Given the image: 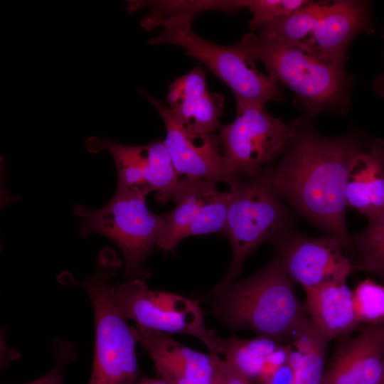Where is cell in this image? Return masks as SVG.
Listing matches in <instances>:
<instances>
[{"instance_id":"obj_1","label":"cell","mask_w":384,"mask_h":384,"mask_svg":"<svg viewBox=\"0 0 384 384\" xmlns=\"http://www.w3.org/2000/svg\"><path fill=\"white\" fill-rule=\"evenodd\" d=\"M293 138L274 166L271 181L281 198L305 218L355 253L346 213L349 171L362 151L351 135L327 137L296 119Z\"/></svg>"},{"instance_id":"obj_2","label":"cell","mask_w":384,"mask_h":384,"mask_svg":"<svg viewBox=\"0 0 384 384\" xmlns=\"http://www.w3.org/2000/svg\"><path fill=\"white\" fill-rule=\"evenodd\" d=\"M294 284L276 255L250 276L215 287L208 301L213 314L225 328L252 331L291 345L294 329L306 314Z\"/></svg>"},{"instance_id":"obj_3","label":"cell","mask_w":384,"mask_h":384,"mask_svg":"<svg viewBox=\"0 0 384 384\" xmlns=\"http://www.w3.org/2000/svg\"><path fill=\"white\" fill-rule=\"evenodd\" d=\"M122 262L110 248L100 251L95 272L82 281L61 277L67 285L82 288L88 295L95 316V349L87 384H136L138 377L137 338L134 328L120 314L113 298L112 279Z\"/></svg>"},{"instance_id":"obj_4","label":"cell","mask_w":384,"mask_h":384,"mask_svg":"<svg viewBox=\"0 0 384 384\" xmlns=\"http://www.w3.org/2000/svg\"><path fill=\"white\" fill-rule=\"evenodd\" d=\"M239 43L268 76L296 94L314 116L322 111H344L350 100L351 77L338 66L320 59L306 48L245 33Z\"/></svg>"},{"instance_id":"obj_5","label":"cell","mask_w":384,"mask_h":384,"mask_svg":"<svg viewBox=\"0 0 384 384\" xmlns=\"http://www.w3.org/2000/svg\"><path fill=\"white\" fill-rule=\"evenodd\" d=\"M274 166L259 176L240 178L230 186L223 234L230 243L232 257L227 272L215 287L236 280L246 259L260 245L271 242L297 223L296 213L272 186Z\"/></svg>"},{"instance_id":"obj_6","label":"cell","mask_w":384,"mask_h":384,"mask_svg":"<svg viewBox=\"0 0 384 384\" xmlns=\"http://www.w3.org/2000/svg\"><path fill=\"white\" fill-rule=\"evenodd\" d=\"M146 195L139 190L117 187L114 196L101 208L81 205L74 208L82 220V238L97 233L118 246L125 260L127 278L145 280L150 277L144 264L151 250L157 247L163 231L162 216L149 210Z\"/></svg>"},{"instance_id":"obj_7","label":"cell","mask_w":384,"mask_h":384,"mask_svg":"<svg viewBox=\"0 0 384 384\" xmlns=\"http://www.w3.org/2000/svg\"><path fill=\"white\" fill-rule=\"evenodd\" d=\"M193 17L183 14L165 19L161 32L149 43L170 44L183 49L225 83L236 100L265 105L284 100L278 83L256 68V61L239 42L224 46L206 41L193 31Z\"/></svg>"},{"instance_id":"obj_8","label":"cell","mask_w":384,"mask_h":384,"mask_svg":"<svg viewBox=\"0 0 384 384\" xmlns=\"http://www.w3.org/2000/svg\"><path fill=\"white\" fill-rule=\"evenodd\" d=\"M234 121L219 132L228 171L237 178H252L274 166L294 134L296 120L285 123L272 116L265 105L236 100Z\"/></svg>"},{"instance_id":"obj_9","label":"cell","mask_w":384,"mask_h":384,"mask_svg":"<svg viewBox=\"0 0 384 384\" xmlns=\"http://www.w3.org/2000/svg\"><path fill=\"white\" fill-rule=\"evenodd\" d=\"M142 279L127 278L113 286V298L120 314L146 329L178 334L200 340L210 353L223 355L224 341L206 326L205 312L196 300L149 288Z\"/></svg>"},{"instance_id":"obj_10","label":"cell","mask_w":384,"mask_h":384,"mask_svg":"<svg viewBox=\"0 0 384 384\" xmlns=\"http://www.w3.org/2000/svg\"><path fill=\"white\" fill-rule=\"evenodd\" d=\"M215 182L181 178L173 201L175 207L162 214L163 231L157 247L174 250L183 239L198 235L223 233L229 198Z\"/></svg>"},{"instance_id":"obj_11","label":"cell","mask_w":384,"mask_h":384,"mask_svg":"<svg viewBox=\"0 0 384 384\" xmlns=\"http://www.w3.org/2000/svg\"><path fill=\"white\" fill-rule=\"evenodd\" d=\"M295 283L304 289L346 279L357 266L338 240L326 235L311 238L291 228L270 242Z\"/></svg>"},{"instance_id":"obj_12","label":"cell","mask_w":384,"mask_h":384,"mask_svg":"<svg viewBox=\"0 0 384 384\" xmlns=\"http://www.w3.org/2000/svg\"><path fill=\"white\" fill-rule=\"evenodd\" d=\"M162 118L166 130L164 144L181 178H201L232 185L240 178L227 170L220 151L219 133L199 135L191 132L161 101L140 89Z\"/></svg>"},{"instance_id":"obj_13","label":"cell","mask_w":384,"mask_h":384,"mask_svg":"<svg viewBox=\"0 0 384 384\" xmlns=\"http://www.w3.org/2000/svg\"><path fill=\"white\" fill-rule=\"evenodd\" d=\"M321 384H380L384 362V323L363 325L339 337Z\"/></svg>"},{"instance_id":"obj_14","label":"cell","mask_w":384,"mask_h":384,"mask_svg":"<svg viewBox=\"0 0 384 384\" xmlns=\"http://www.w3.org/2000/svg\"><path fill=\"white\" fill-rule=\"evenodd\" d=\"M137 342L148 353L161 379L169 384H211L219 355L204 353L168 334L134 327Z\"/></svg>"},{"instance_id":"obj_15","label":"cell","mask_w":384,"mask_h":384,"mask_svg":"<svg viewBox=\"0 0 384 384\" xmlns=\"http://www.w3.org/2000/svg\"><path fill=\"white\" fill-rule=\"evenodd\" d=\"M372 31L369 9L364 1H330L303 45L320 59L343 67L351 40Z\"/></svg>"},{"instance_id":"obj_16","label":"cell","mask_w":384,"mask_h":384,"mask_svg":"<svg viewBox=\"0 0 384 384\" xmlns=\"http://www.w3.org/2000/svg\"><path fill=\"white\" fill-rule=\"evenodd\" d=\"M166 100L173 114L194 134H215L223 127L219 118L224 97L208 90L206 73L200 65L172 82Z\"/></svg>"},{"instance_id":"obj_17","label":"cell","mask_w":384,"mask_h":384,"mask_svg":"<svg viewBox=\"0 0 384 384\" xmlns=\"http://www.w3.org/2000/svg\"><path fill=\"white\" fill-rule=\"evenodd\" d=\"M304 289V310L329 341L352 334L363 326L356 319L353 291L346 279L333 280Z\"/></svg>"},{"instance_id":"obj_18","label":"cell","mask_w":384,"mask_h":384,"mask_svg":"<svg viewBox=\"0 0 384 384\" xmlns=\"http://www.w3.org/2000/svg\"><path fill=\"white\" fill-rule=\"evenodd\" d=\"M347 207L368 219L384 210V139L358 154L348 176Z\"/></svg>"},{"instance_id":"obj_19","label":"cell","mask_w":384,"mask_h":384,"mask_svg":"<svg viewBox=\"0 0 384 384\" xmlns=\"http://www.w3.org/2000/svg\"><path fill=\"white\" fill-rule=\"evenodd\" d=\"M329 341L306 314L294 329L288 361L294 370L293 384H321Z\"/></svg>"},{"instance_id":"obj_20","label":"cell","mask_w":384,"mask_h":384,"mask_svg":"<svg viewBox=\"0 0 384 384\" xmlns=\"http://www.w3.org/2000/svg\"><path fill=\"white\" fill-rule=\"evenodd\" d=\"M223 341L225 360L252 382L254 380L261 382L270 355L282 345L259 336L242 339L233 335Z\"/></svg>"},{"instance_id":"obj_21","label":"cell","mask_w":384,"mask_h":384,"mask_svg":"<svg viewBox=\"0 0 384 384\" xmlns=\"http://www.w3.org/2000/svg\"><path fill=\"white\" fill-rule=\"evenodd\" d=\"M329 2L311 1L288 16L265 23L257 35L286 44L303 46L317 21L326 13Z\"/></svg>"},{"instance_id":"obj_22","label":"cell","mask_w":384,"mask_h":384,"mask_svg":"<svg viewBox=\"0 0 384 384\" xmlns=\"http://www.w3.org/2000/svg\"><path fill=\"white\" fill-rule=\"evenodd\" d=\"M149 8L150 11L141 21V26L147 30L161 25L163 21L172 16L189 14L196 15L206 11H220L234 13L243 9L240 0L235 1H129L127 8L139 6Z\"/></svg>"},{"instance_id":"obj_23","label":"cell","mask_w":384,"mask_h":384,"mask_svg":"<svg viewBox=\"0 0 384 384\" xmlns=\"http://www.w3.org/2000/svg\"><path fill=\"white\" fill-rule=\"evenodd\" d=\"M147 156L146 183L155 192L159 203L173 201L181 178L164 141L153 140L144 144Z\"/></svg>"},{"instance_id":"obj_24","label":"cell","mask_w":384,"mask_h":384,"mask_svg":"<svg viewBox=\"0 0 384 384\" xmlns=\"http://www.w3.org/2000/svg\"><path fill=\"white\" fill-rule=\"evenodd\" d=\"M368 220L363 230L351 235L358 270L369 272L384 282V210Z\"/></svg>"},{"instance_id":"obj_25","label":"cell","mask_w":384,"mask_h":384,"mask_svg":"<svg viewBox=\"0 0 384 384\" xmlns=\"http://www.w3.org/2000/svg\"><path fill=\"white\" fill-rule=\"evenodd\" d=\"M353 291L358 321L364 325L384 323V284L370 279L359 282Z\"/></svg>"},{"instance_id":"obj_26","label":"cell","mask_w":384,"mask_h":384,"mask_svg":"<svg viewBox=\"0 0 384 384\" xmlns=\"http://www.w3.org/2000/svg\"><path fill=\"white\" fill-rule=\"evenodd\" d=\"M306 0H241L243 8L252 14L249 22L251 32L271 21L288 16L309 4Z\"/></svg>"},{"instance_id":"obj_27","label":"cell","mask_w":384,"mask_h":384,"mask_svg":"<svg viewBox=\"0 0 384 384\" xmlns=\"http://www.w3.org/2000/svg\"><path fill=\"white\" fill-rule=\"evenodd\" d=\"M53 348L55 362L52 368L41 377L23 384H64V369L75 359L76 351L71 343L59 338L53 341Z\"/></svg>"},{"instance_id":"obj_28","label":"cell","mask_w":384,"mask_h":384,"mask_svg":"<svg viewBox=\"0 0 384 384\" xmlns=\"http://www.w3.org/2000/svg\"><path fill=\"white\" fill-rule=\"evenodd\" d=\"M211 384H252V382L235 369L225 359L218 357Z\"/></svg>"},{"instance_id":"obj_29","label":"cell","mask_w":384,"mask_h":384,"mask_svg":"<svg viewBox=\"0 0 384 384\" xmlns=\"http://www.w3.org/2000/svg\"><path fill=\"white\" fill-rule=\"evenodd\" d=\"M294 370L291 364L287 363L278 368L262 384H293Z\"/></svg>"},{"instance_id":"obj_30","label":"cell","mask_w":384,"mask_h":384,"mask_svg":"<svg viewBox=\"0 0 384 384\" xmlns=\"http://www.w3.org/2000/svg\"><path fill=\"white\" fill-rule=\"evenodd\" d=\"M374 88L378 95L384 97V73L375 78Z\"/></svg>"},{"instance_id":"obj_31","label":"cell","mask_w":384,"mask_h":384,"mask_svg":"<svg viewBox=\"0 0 384 384\" xmlns=\"http://www.w3.org/2000/svg\"><path fill=\"white\" fill-rule=\"evenodd\" d=\"M380 384H384V362H383V377L382 380Z\"/></svg>"}]
</instances>
